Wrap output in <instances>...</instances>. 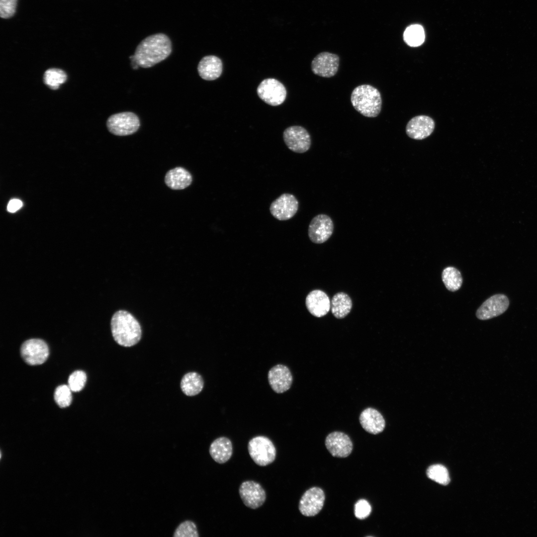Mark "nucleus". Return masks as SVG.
<instances>
[{
    "label": "nucleus",
    "mask_w": 537,
    "mask_h": 537,
    "mask_svg": "<svg viewBox=\"0 0 537 537\" xmlns=\"http://www.w3.org/2000/svg\"><path fill=\"white\" fill-rule=\"evenodd\" d=\"M172 51V42L167 35L158 33L149 35L139 43L134 55L130 57L132 67H152L168 58Z\"/></svg>",
    "instance_id": "1"
},
{
    "label": "nucleus",
    "mask_w": 537,
    "mask_h": 537,
    "mask_svg": "<svg viewBox=\"0 0 537 537\" xmlns=\"http://www.w3.org/2000/svg\"><path fill=\"white\" fill-rule=\"evenodd\" d=\"M113 338L119 345L130 347L137 344L142 337V329L137 319L125 310L116 312L111 320Z\"/></svg>",
    "instance_id": "2"
},
{
    "label": "nucleus",
    "mask_w": 537,
    "mask_h": 537,
    "mask_svg": "<svg viewBox=\"0 0 537 537\" xmlns=\"http://www.w3.org/2000/svg\"><path fill=\"white\" fill-rule=\"evenodd\" d=\"M351 101L354 108L365 117H375L381 111V94L376 88L369 85L355 88L351 93Z\"/></svg>",
    "instance_id": "3"
},
{
    "label": "nucleus",
    "mask_w": 537,
    "mask_h": 537,
    "mask_svg": "<svg viewBox=\"0 0 537 537\" xmlns=\"http://www.w3.org/2000/svg\"><path fill=\"white\" fill-rule=\"evenodd\" d=\"M248 449L251 457L258 465H268L275 458V448L271 441L265 436L253 438L248 443Z\"/></svg>",
    "instance_id": "4"
},
{
    "label": "nucleus",
    "mask_w": 537,
    "mask_h": 537,
    "mask_svg": "<svg viewBox=\"0 0 537 537\" xmlns=\"http://www.w3.org/2000/svg\"><path fill=\"white\" fill-rule=\"evenodd\" d=\"M106 125L111 133L117 136H127L137 132L140 126V121L136 114L126 111L110 116Z\"/></svg>",
    "instance_id": "5"
},
{
    "label": "nucleus",
    "mask_w": 537,
    "mask_h": 537,
    "mask_svg": "<svg viewBox=\"0 0 537 537\" xmlns=\"http://www.w3.org/2000/svg\"><path fill=\"white\" fill-rule=\"evenodd\" d=\"M257 91L262 100L271 106L281 104L286 97V90L284 85L272 78L264 80L259 85Z\"/></svg>",
    "instance_id": "6"
},
{
    "label": "nucleus",
    "mask_w": 537,
    "mask_h": 537,
    "mask_svg": "<svg viewBox=\"0 0 537 537\" xmlns=\"http://www.w3.org/2000/svg\"><path fill=\"white\" fill-rule=\"evenodd\" d=\"M21 355L24 360L31 365L44 363L49 356V349L42 340L31 339L25 341L20 348Z\"/></svg>",
    "instance_id": "7"
},
{
    "label": "nucleus",
    "mask_w": 537,
    "mask_h": 537,
    "mask_svg": "<svg viewBox=\"0 0 537 537\" xmlns=\"http://www.w3.org/2000/svg\"><path fill=\"white\" fill-rule=\"evenodd\" d=\"M283 138L285 145L291 151L297 153L307 152L311 146L309 132L300 126H292L283 132Z\"/></svg>",
    "instance_id": "8"
},
{
    "label": "nucleus",
    "mask_w": 537,
    "mask_h": 537,
    "mask_svg": "<svg viewBox=\"0 0 537 537\" xmlns=\"http://www.w3.org/2000/svg\"><path fill=\"white\" fill-rule=\"evenodd\" d=\"M334 227L333 220L330 216L324 214L317 215L309 225V238L314 243H323L332 236Z\"/></svg>",
    "instance_id": "9"
},
{
    "label": "nucleus",
    "mask_w": 537,
    "mask_h": 537,
    "mask_svg": "<svg viewBox=\"0 0 537 537\" xmlns=\"http://www.w3.org/2000/svg\"><path fill=\"white\" fill-rule=\"evenodd\" d=\"M298 206V201L295 196L292 194L285 193L272 202L269 210L275 219L285 221L292 218L296 214Z\"/></svg>",
    "instance_id": "10"
},
{
    "label": "nucleus",
    "mask_w": 537,
    "mask_h": 537,
    "mask_svg": "<svg viewBox=\"0 0 537 537\" xmlns=\"http://www.w3.org/2000/svg\"><path fill=\"white\" fill-rule=\"evenodd\" d=\"M325 499V493L322 489L312 487L302 496L299 503V510L305 516H314L322 510Z\"/></svg>",
    "instance_id": "11"
},
{
    "label": "nucleus",
    "mask_w": 537,
    "mask_h": 537,
    "mask_svg": "<svg viewBox=\"0 0 537 537\" xmlns=\"http://www.w3.org/2000/svg\"><path fill=\"white\" fill-rule=\"evenodd\" d=\"M339 57L335 54L323 52L318 54L312 61L311 70L317 76L331 78L337 73L339 66Z\"/></svg>",
    "instance_id": "12"
},
{
    "label": "nucleus",
    "mask_w": 537,
    "mask_h": 537,
    "mask_svg": "<svg viewBox=\"0 0 537 537\" xmlns=\"http://www.w3.org/2000/svg\"><path fill=\"white\" fill-rule=\"evenodd\" d=\"M239 492L246 506L256 509L259 508L266 501V493L258 483L254 481H246L240 486Z\"/></svg>",
    "instance_id": "13"
},
{
    "label": "nucleus",
    "mask_w": 537,
    "mask_h": 537,
    "mask_svg": "<svg viewBox=\"0 0 537 537\" xmlns=\"http://www.w3.org/2000/svg\"><path fill=\"white\" fill-rule=\"evenodd\" d=\"M509 301L502 294L494 295L485 300L477 309L476 316L480 320H486L498 316L508 309Z\"/></svg>",
    "instance_id": "14"
},
{
    "label": "nucleus",
    "mask_w": 537,
    "mask_h": 537,
    "mask_svg": "<svg viewBox=\"0 0 537 537\" xmlns=\"http://www.w3.org/2000/svg\"><path fill=\"white\" fill-rule=\"evenodd\" d=\"M325 446L331 455L337 457H346L352 452L353 443L347 434L338 431L329 434L325 440Z\"/></svg>",
    "instance_id": "15"
},
{
    "label": "nucleus",
    "mask_w": 537,
    "mask_h": 537,
    "mask_svg": "<svg viewBox=\"0 0 537 537\" xmlns=\"http://www.w3.org/2000/svg\"><path fill=\"white\" fill-rule=\"evenodd\" d=\"M268 380L274 392L282 393L290 388L293 378L288 367L282 364H277L269 370Z\"/></svg>",
    "instance_id": "16"
},
{
    "label": "nucleus",
    "mask_w": 537,
    "mask_h": 537,
    "mask_svg": "<svg viewBox=\"0 0 537 537\" xmlns=\"http://www.w3.org/2000/svg\"><path fill=\"white\" fill-rule=\"evenodd\" d=\"M435 128L434 120L429 116L419 115L410 119L406 127L407 135L415 140H422L429 136Z\"/></svg>",
    "instance_id": "17"
},
{
    "label": "nucleus",
    "mask_w": 537,
    "mask_h": 537,
    "mask_svg": "<svg viewBox=\"0 0 537 537\" xmlns=\"http://www.w3.org/2000/svg\"><path fill=\"white\" fill-rule=\"evenodd\" d=\"M305 304L310 313L318 318L327 314L331 308L329 296L320 289H315L310 292L306 297Z\"/></svg>",
    "instance_id": "18"
},
{
    "label": "nucleus",
    "mask_w": 537,
    "mask_h": 537,
    "mask_svg": "<svg viewBox=\"0 0 537 537\" xmlns=\"http://www.w3.org/2000/svg\"><path fill=\"white\" fill-rule=\"evenodd\" d=\"M359 422L367 432L376 435L382 432L385 427V422L382 415L377 410L368 407L360 414Z\"/></svg>",
    "instance_id": "19"
},
{
    "label": "nucleus",
    "mask_w": 537,
    "mask_h": 537,
    "mask_svg": "<svg viewBox=\"0 0 537 537\" xmlns=\"http://www.w3.org/2000/svg\"><path fill=\"white\" fill-rule=\"evenodd\" d=\"M221 60L214 55L203 57L199 62L197 71L199 76L206 81H213L218 78L222 72Z\"/></svg>",
    "instance_id": "20"
},
{
    "label": "nucleus",
    "mask_w": 537,
    "mask_h": 537,
    "mask_svg": "<svg viewBox=\"0 0 537 537\" xmlns=\"http://www.w3.org/2000/svg\"><path fill=\"white\" fill-rule=\"evenodd\" d=\"M192 180L190 173L182 167H176L169 171L166 174L165 182L170 188L174 190L183 189L189 186Z\"/></svg>",
    "instance_id": "21"
},
{
    "label": "nucleus",
    "mask_w": 537,
    "mask_h": 537,
    "mask_svg": "<svg viewBox=\"0 0 537 537\" xmlns=\"http://www.w3.org/2000/svg\"><path fill=\"white\" fill-rule=\"evenodd\" d=\"M232 453V443L226 437H222L215 439L210 446L209 453L217 463H225L231 458Z\"/></svg>",
    "instance_id": "22"
},
{
    "label": "nucleus",
    "mask_w": 537,
    "mask_h": 537,
    "mask_svg": "<svg viewBox=\"0 0 537 537\" xmlns=\"http://www.w3.org/2000/svg\"><path fill=\"white\" fill-rule=\"evenodd\" d=\"M352 306L353 303L351 297L344 292L336 293L331 299V312L337 319L346 317L351 312Z\"/></svg>",
    "instance_id": "23"
},
{
    "label": "nucleus",
    "mask_w": 537,
    "mask_h": 537,
    "mask_svg": "<svg viewBox=\"0 0 537 537\" xmlns=\"http://www.w3.org/2000/svg\"><path fill=\"white\" fill-rule=\"evenodd\" d=\"M203 385L202 376L195 372L186 373L182 377L180 384L182 391L188 396H193L199 394L202 391Z\"/></svg>",
    "instance_id": "24"
},
{
    "label": "nucleus",
    "mask_w": 537,
    "mask_h": 537,
    "mask_svg": "<svg viewBox=\"0 0 537 537\" xmlns=\"http://www.w3.org/2000/svg\"><path fill=\"white\" fill-rule=\"evenodd\" d=\"M442 277L445 285L449 291L458 290L462 285V278L461 273L453 267L446 268L443 271Z\"/></svg>",
    "instance_id": "25"
},
{
    "label": "nucleus",
    "mask_w": 537,
    "mask_h": 537,
    "mask_svg": "<svg viewBox=\"0 0 537 537\" xmlns=\"http://www.w3.org/2000/svg\"><path fill=\"white\" fill-rule=\"evenodd\" d=\"M425 35L423 27L419 24H413L407 27L403 34L405 42L411 47L421 45L425 41Z\"/></svg>",
    "instance_id": "26"
},
{
    "label": "nucleus",
    "mask_w": 537,
    "mask_h": 537,
    "mask_svg": "<svg viewBox=\"0 0 537 537\" xmlns=\"http://www.w3.org/2000/svg\"><path fill=\"white\" fill-rule=\"evenodd\" d=\"M67 80V75L63 70L52 68L46 70L44 74V82L52 90H57L60 85Z\"/></svg>",
    "instance_id": "27"
},
{
    "label": "nucleus",
    "mask_w": 537,
    "mask_h": 537,
    "mask_svg": "<svg viewBox=\"0 0 537 537\" xmlns=\"http://www.w3.org/2000/svg\"><path fill=\"white\" fill-rule=\"evenodd\" d=\"M427 475L431 479L442 485H447L450 481L448 472L444 466L434 464L427 470Z\"/></svg>",
    "instance_id": "28"
},
{
    "label": "nucleus",
    "mask_w": 537,
    "mask_h": 537,
    "mask_svg": "<svg viewBox=\"0 0 537 537\" xmlns=\"http://www.w3.org/2000/svg\"><path fill=\"white\" fill-rule=\"evenodd\" d=\"M72 390L68 385H61L58 386L54 392V399L61 408L69 406L72 402Z\"/></svg>",
    "instance_id": "29"
},
{
    "label": "nucleus",
    "mask_w": 537,
    "mask_h": 537,
    "mask_svg": "<svg viewBox=\"0 0 537 537\" xmlns=\"http://www.w3.org/2000/svg\"><path fill=\"white\" fill-rule=\"evenodd\" d=\"M173 536L175 537H198L199 535L195 524L191 521H185L179 525Z\"/></svg>",
    "instance_id": "30"
},
{
    "label": "nucleus",
    "mask_w": 537,
    "mask_h": 537,
    "mask_svg": "<svg viewBox=\"0 0 537 537\" xmlns=\"http://www.w3.org/2000/svg\"><path fill=\"white\" fill-rule=\"evenodd\" d=\"M86 380L85 372L82 370H76L70 375L68 386L72 391L78 392L84 388Z\"/></svg>",
    "instance_id": "31"
},
{
    "label": "nucleus",
    "mask_w": 537,
    "mask_h": 537,
    "mask_svg": "<svg viewBox=\"0 0 537 537\" xmlns=\"http://www.w3.org/2000/svg\"><path fill=\"white\" fill-rule=\"evenodd\" d=\"M17 0H0V16L2 18H8L15 12Z\"/></svg>",
    "instance_id": "32"
},
{
    "label": "nucleus",
    "mask_w": 537,
    "mask_h": 537,
    "mask_svg": "<svg viewBox=\"0 0 537 537\" xmlns=\"http://www.w3.org/2000/svg\"><path fill=\"white\" fill-rule=\"evenodd\" d=\"M371 511L369 503L364 499L357 501L355 505V515L356 518L363 520L369 516Z\"/></svg>",
    "instance_id": "33"
},
{
    "label": "nucleus",
    "mask_w": 537,
    "mask_h": 537,
    "mask_svg": "<svg viewBox=\"0 0 537 537\" xmlns=\"http://www.w3.org/2000/svg\"><path fill=\"white\" fill-rule=\"evenodd\" d=\"M22 206V201L18 199L10 200L7 205V211L11 213H14L19 210Z\"/></svg>",
    "instance_id": "34"
}]
</instances>
